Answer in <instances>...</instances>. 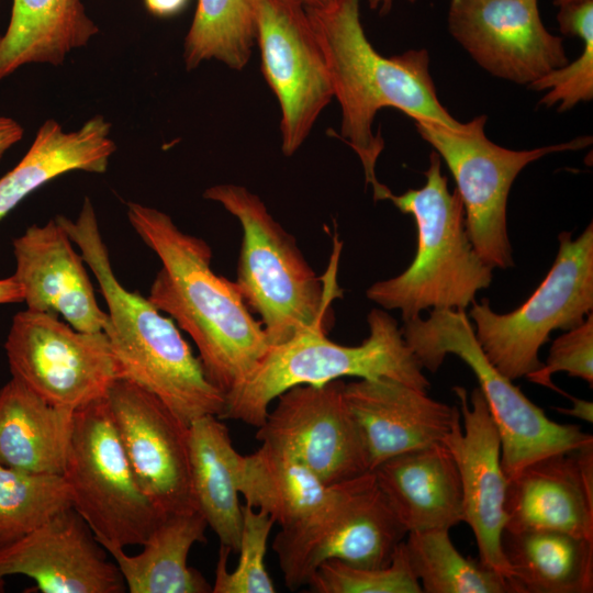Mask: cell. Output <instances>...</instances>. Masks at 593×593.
Returning <instances> with one entry per match:
<instances>
[{
	"instance_id": "cb8c5ba5",
	"label": "cell",
	"mask_w": 593,
	"mask_h": 593,
	"mask_svg": "<svg viewBox=\"0 0 593 593\" xmlns=\"http://www.w3.org/2000/svg\"><path fill=\"white\" fill-rule=\"evenodd\" d=\"M110 132L111 124L102 115L71 132L55 120L45 121L21 161L0 178V221L26 195L60 175L104 172L116 150Z\"/></svg>"
},
{
	"instance_id": "7c38bea8",
	"label": "cell",
	"mask_w": 593,
	"mask_h": 593,
	"mask_svg": "<svg viewBox=\"0 0 593 593\" xmlns=\"http://www.w3.org/2000/svg\"><path fill=\"white\" fill-rule=\"evenodd\" d=\"M406 529L378 489L372 472L365 473L313 524L294 534L278 533L272 542L286 585H306L325 560L361 568H383L404 541Z\"/></svg>"
},
{
	"instance_id": "5bb4252c",
	"label": "cell",
	"mask_w": 593,
	"mask_h": 593,
	"mask_svg": "<svg viewBox=\"0 0 593 593\" xmlns=\"http://www.w3.org/2000/svg\"><path fill=\"white\" fill-rule=\"evenodd\" d=\"M344 384L339 379L284 391L256 438L289 452L327 485L371 472L363 437L344 399Z\"/></svg>"
},
{
	"instance_id": "d4e9b609",
	"label": "cell",
	"mask_w": 593,
	"mask_h": 593,
	"mask_svg": "<svg viewBox=\"0 0 593 593\" xmlns=\"http://www.w3.org/2000/svg\"><path fill=\"white\" fill-rule=\"evenodd\" d=\"M74 413L47 403L12 377L0 389V465L61 474Z\"/></svg>"
},
{
	"instance_id": "7bdbcfd3",
	"label": "cell",
	"mask_w": 593,
	"mask_h": 593,
	"mask_svg": "<svg viewBox=\"0 0 593 593\" xmlns=\"http://www.w3.org/2000/svg\"><path fill=\"white\" fill-rule=\"evenodd\" d=\"M574 1H580V0H555V4L559 7V5H562L569 2H574Z\"/></svg>"
},
{
	"instance_id": "f1b7e54d",
	"label": "cell",
	"mask_w": 593,
	"mask_h": 593,
	"mask_svg": "<svg viewBox=\"0 0 593 593\" xmlns=\"http://www.w3.org/2000/svg\"><path fill=\"white\" fill-rule=\"evenodd\" d=\"M98 32L81 0H13L0 35V81L25 64L60 65Z\"/></svg>"
},
{
	"instance_id": "74e56055",
	"label": "cell",
	"mask_w": 593,
	"mask_h": 593,
	"mask_svg": "<svg viewBox=\"0 0 593 593\" xmlns=\"http://www.w3.org/2000/svg\"><path fill=\"white\" fill-rule=\"evenodd\" d=\"M147 10L157 16H171L179 13L188 0H144Z\"/></svg>"
},
{
	"instance_id": "83f0119b",
	"label": "cell",
	"mask_w": 593,
	"mask_h": 593,
	"mask_svg": "<svg viewBox=\"0 0 593 593\" xmlns=\"http://www.w3.org/2000/svg\"><path fill=\"white\" fill-rule=\"evenodd\" d=\"M206 521L199 511L167 514L134 556L124 548L103 546L130 593H210L212 585L188 556L195 542L205 540Z\"/></svg>"
},
{
	"instance_id": "603a6c76",
	"label": "cell",
	"mask_w": 593,
	"mask_h": 593,
	"mask_svg": "<svg viewBox=\"0 0 593 593\" xmlns=\"http://www.w3.org/2000/svg\"><path fill=\"white\" fill-rule=\"evenodd\" d=\"M349 481L327 485L289 452L261 443L242 458L238 491L246 504L268 513L280 533L293 534L315 522Z\"/></svg>"
},
{
	"instance_id": "e0dca14e",
	"label": "cell",
	"mask_w": 593,
	"mask_h": 593,
	"mask_svg": "<svg viewBox=\"0 0 593 593\" xmlns=\"http://www.w3.org/2000/svg\"><path fill=\"white\" fill-rule=\"evenodd\" d=\"M463 427L458 419L444 439L460 477L462 522L471 528L479 560L510 581L501 538L505 528L504 510L507 478L502 467L499 428L479 387L468 399L467 390L454 387Z\"/></svg>"
},
{
	"instance_id": "277c9868",
	"label": "cell",
	"mask_w": 593,
	"mask_h": 593,
	"mask_svg": "<svg viewBox=\"0 0 593 593\" xmlns=\"http://www.w3.org/2000/svg\"><path fill=\"white\" fill-rule=\"evenodd\" d=\"M424 175L422 188L391 192L387 199L415 221V257L402 273L377 281L366 291L384 310H399L404 322L424 310L466 311L493 279V268L472 246L462 201L456 190L449 191L436 152L430 153Z\"/></svg>"
},
{
	"instance_id": "2e32d148",
	"label": "cell",
	"mask_w": 593,
	"mask_h": 593,
	"mask_svg": "<svg viewBox=\"0 0 593 593\" xmlns=\"http://www.w3.org/2000/svg\"><path fill=\"white\" fill-rule=\"evenodd\" d=\"M448 30L490 75L530 85L568 64L563 41L544 25L538 0H451Z\"/></svg>"
},
{
	"instance_id": "d6986e66",
	"label": "cell",
	"mask_w": 593,
	"mask_h": 593,
	"mask_svg": "<svg viewBox=\"0 0 593 593\" xmlns=\"http://www.w3.org/2000/svg\"><path fill=\"white\" fill-rule=\"evenodd\" d=\"M55 217L31 225L13 239L16 262L12 276L27 310L54 315L80 332H103L108 313L100 309L83 259Z\"/></svg>"
},
{
	"instance_id": "8d00e7d4",
	"label": "cell",
	"mask_w": 593,
	"mask_h": 593,
	"mask_svg": "<svg viewBox=\"0 0 593 593\" xmlns=\"http://www.w3.org/2000/svg\"><path fill=\"white\" fill-rule=\"evenodd\" d=\"M23 136V127L10 118L0 116V159Z\"/></svg>"
},
{
	"instance_id": "6da1fadb",
	"label": "cell",
	"mask_w": 593,
	"mask_h": 593,
	"mask_svg": "<svg viewBox=\"0 0 593 593\" xmlns=\"http://www.w3.org/2000/svg\"><path fill=\"white\" fill-rule=\"evenodd\" d=\"M127 219L161 262L148 300L189 334L206 377L225 395L270 348L261 323L235 281L213 271L206 242L182 232L165 212L141 203H127Z\"/></svg>"
},
{
	"instance_id": "ffe728a7",
	"label": "cell",
	"mask_w": 593,
	"mask_h": 593,
	"mask_svg": "<svg viewBox=\"0 0 593 593\" xmlns=\"http://www.w3.org/2000/svg\"><path fill=\"white\" fill-rule=\"evenodd\" d=\"M344 399L363 437L371 471L393 456L443 443L460 419L458 406L388 377L345 383Z\"/></svg>"
},
{
	"instance_id": "30bf717a",
	"label": "cell",
	"mask_w": 593,
	"mask_h": 593,
	"mask_svg": "<svg viewBox=\"0 0 593 593\" xmlns=\"http://www.w3.org/2000/svg\"><path fill=\"white\" fill-rule=\"evenodd\" d=\"M61 474L72 508L102 546H142L167 515L139 488L107 395L75 411Z\"/></svg>"
},
{
	"instance_id": "1f68e13d",
	"label": "cell",
	"mask_w": 593,
	"mask_h": 593,
	"mask_svg": "<svg viewBox=\"0 0 593 593\" xmlns=\"http://www.w3.org/2000/svg\"><path fill=\"white\" fill-rule=\"evenodd\" d=\"M72 507L63 474L0 465V549L24 538L56 514Z\"/></svg>"
},
{
	"instance_id": "d590c367",
	"label": "cell",
	"mask_w": 593,
	"mask_h": 593,
	"mask_svg": "<svg viewBox=\"0 0 593 593\" xmlns=\"http://www.w3.org/2000/svg\"><path fill=\"white\" fill-rule=\"evenodd\" d=\"M564 371L593 385V314L584 322L558 336L551 344L547 361L525 378L530 382L569 394L557 388L552 374Z\"/></svg>"
},
{
	"instance_id": "ba28073f",
	"label": "cell",
	"mask_w": 593,
	"mask_h": 593,
	"mask_svg": "<svg viewBox=\"0 0 593 593\" xmlns=\"http://www.w3.org/2000/svg\"><path fill=\"white\" fill-rule=\"evenodd\" d=\"M558 239V254L547 276L517 309L500 314L486 299L471 303L469 317L479 345L512 381L542 365L539 350L553 331L582 324L593 310V225L577 238L562 232Z\"/></svg>"
},
{
	"instance_id": "9a60e30c",
	"label": "cell",
	"mask_w": 593,
	"mask_h": 593,
	"mask_svg": "<svg viewBox=\"0 0 593 593\" xmlns=\"http://www.w3.org/2000/svg\"><path fill=\"white\" fill-rule=\"evenodd\" d=\"M107 400L134 477L165 514L198 511L189 457V426L156 395L120 378Z\"/></svg>"
},
{
	"instance_id": "44dd1931",
	"label": "cell",
	"mask_w": 593,
	"mask_h": 593,
	"mask_svg": "<svg viewBox=\"0 0 593 593\" xmlns=\"http://www.w3.org/2000/svg\"><path fill=\"white\" fill-rule=\"evenodd\" d=\"M505 530L551 529L593 540V440L536 460L508 480Z\"/></svg>"
},
{
	"instance_id": "5b68a950",
	"label": "cell",
	"mask_w": 593,
	"mask_h": 593,
	"mask_svg": "<svg viewBox=\"0 0 593 593\" xmlns=\"http://www.w3.org/2000/svg\"><path fill=\"white\" fill-rule=\"evenodd\" d=\"M235 216L242 245L235 281L246 305L259 314L270 346L300 333L327 334L334 323L335 280L324 283L264 201L246 187L222 183L203 193Z\"/></svg>"
},
{
	"instance_id": "f546056e",
	"label": "cell",
	"mask_w": 593,
	"mask_h": 593,
	"mask_svg": "<svg viewBox=\"0 0 593 593\" xmlns=\"http://www.w3.org/2000/svg\"><path fill=\"white\" fill-rule=\"evenodd\" d=\"M404 549L422 593H514L502 574L461 555L447 528L410 532Z\"/></svg>"
},
{
	"instance_id": "484cf974",
	"label": "cell",
	"mask_w": 593,
	"mask_h": 593,
	"mask_svg": "<svg viewBox=\"0 0 593 593\" xmlns=\"http://www.w3.org/2000/svg\"><path fill=\"white\" fill-rule=\"evenodd\" d=\"M191 483L198 511L221 545L237 551L243 505L238 480L243 455L233 446L227 427L215 415H204L189 425Z\"/></svg>"
},
{
	"instance_id": "e575fe53",
	"label": "cell",
	"mask_w": 593,
	"mask_h": 593,
	"mask_svg": "<svg viewBox=\"0 0 593 593\" xmlns=\"http://www.w3.org/2000/svg\"><path fill=\"white\" fill-rule=\"evenodd\" d=\"M306 585L314 593H422L404 541L387 567L361 568L329 559L317 566Z\"/></svg>"
},
{
	"instance_id": "4dcf8cb0",
	"label": "cell",
	"mask_w": 593,
	"mask_h": 593,
	"mask_svg": "<svg viewBox=\"0 0 593 593\" xmlns=\"http://www.w3.org/2000/svg\"><path fill=\"white\" fill-rule=\"evenodd\" d=\"M258 0H198L184 38L183 57L188 70L216 59L232 69L247 65L256 44Z\"/></svg>"
},
{
	"instance_id": "836d02e7",
	"label": "cell",
	"mask_w": 593,
	"mask_h": 593,
	"mask_svg": "<svg viewBox=\"0 0 593 593\" xmlns=\"http://www.w3.org/2000/svg\"><path fill=\"white\" fill-rule=\"evenodd\" d=\"M243 524L237 567L230 572L227 558L232 551L221 545L215 567L213 593H275V585L265 567L268 539L273 518L266 512L243 506Z\"/></svg>"
},
{
	"instance_id": "4316f807",
	"label": "cell",
	"mask_w": 593,
	"mask_h": 593,
	"mask_svg": "<svg viewBox=\"0 0 593 593\" xmlns=\"http://www.w3.org/2000/svg\"><path fill=\"white\" fill-rule=\"evenodd\" d=\"M514 593L593 592V540L551 529L503 530Z\"/></svg>"
},
{
	"instance_id": "9c48e42d",
	"label": "cell",
	"mask_w": 593,
	"mask_h": 593,
	"mask_svg": "<svg viewBox=\"0 0 593 593\" xmlns=\"http://www.w3.org/2000/svg\"><path fill=\"white\" fill-rule=\"evenodd\" d=\"M421 137L444 160L463 204L465 223L473 248L493 269L514 266L507 232V200L513 182L533 161L549 154L589 146L591 136L532 149L500 146L485 134L486 116L479 115L456 127L414 119Z\"/></svg>"
},
{
	"instance_id": "8fae6325",
	"label": "cell",
	"mask_w": 593,
	"mask_h": 593,
	"mask_svg": "<svg viewBox=\"0 0 593 593\" xmlns=\"http://www.w3.org/2000/svg\"><path fill=\"white\" fill-rule=\"evenodd\" d=\"M13 378L71 411L107 395L121 378L104 332H80L51 313L18 312L4 344Z\"/></svg>"
},
{
	"instance_id": "3957f363",
	"label": "cell",
	"mask_w": 593,
	"mask_h": 593,
	"mask_svg": "<svg viewBox=\"0 0 593 593\" xmlns=\"http://www.w3.org/2000/svg\"><path fill=\"white\" fill-rule=\"evenodd\" d=\"M56 219L79 247L107 302L103 332L121 378L156 395L188 426L204 415L220 417L225 395L209 380L174 320L116 278L92 202L85 199L76 221Z\"/></svg>"
},
{
	"instance_id": "f35d334b",
	"label": "cell",
	"mask_w": 593,
	"mask_h": 593,
	"mask_svg": "<svg viewBox=\"0 0 593 593\" xmlns=\"http://www.w3.org/2000/svg\"><path fill=\"white\" fill-rule=\"evenodd\" d=\"M572 401V407H557V410L564 415L573 416L588 423L593 422V404L590 401L581 400L568 396Z\"/></svg>"
},
{
	"instance_id": "7402d4cb",
	"label": "cell",
	"mask_w": 593,
	"mask_h": 593,
	"mask_svg": "<svg viewBox=\"0 0 593 593\" xmlns=\"http://www.w3.org/2000/svg\"><path fill=\"white\" fill-rule=\"evenodd\" d=\"M371 472L407 533L450 529L462 522L459 471L444 443L393 456Z\"/></svg>"
},
{
	"instance_id": "ac0fdd59",
	"label": "cell",
	"mask_w": 593,
	"mask_h": 593,
	"mask_svg": "<svg viewBox=\"0 0 593 593\" xmlns=\"http://www.w3.org/2000/svg\"><path fill=\"white\" fill-rule=\"evenodd\" d=\"M22 574L42 593H123L126 585L85 519L69 507L0 549V577Z\"/></svg>"
},
{
	"instance_id": "52a82bcc",
	"label": "cell",
	"mask_w": 593,
	"mask_h": 593,
	"mask_svg": "<svg viewBox=\"0 0 593 593\" xmlns=\"http://www.w3.org/2000/svg\"><path fill=\"white\" fill-rule=\"evenodd\" d=\"M401 333L423 369L436 372L447 355L459 357L478 379L499 428L507 481L529 463L593 440L574 424L550 419L489 360L465 311L430 310L427 318L405 321Z\"/></svg>"
},
{
	"instance_id": "ee69618b",
	"label": "cell",
	"mask_w": 593,
	"mask_h": 593,
	"mask_svg": "<svg viewBox=\"0 0 593 593\" xmlns=\"http://www.w3.org/2000/svg\"><path fill=\"white\" fill-rule=\"evenodd\" d=\"M4 591V578L0 577V592Z\"/></svg>"
},
{
	"instance_id": "b9f144b4",
	"label": "cell",
	"mask_w": 593,
	"mask_h": 593,
	"mask_svg": "<svg viewBox=\"0 0 593 593\" xmlns=\"http://www.w3.org/2000/svg\"><path fill=\"white\" fill-rule=\"evenodd\" d=\"M307 9H326L335 4L338 0H301Z\"/></svg>"
},
{
	"instance_id": "7a4b0ae2",
	"label": "cell",
	"mask_w": 593,
	"mask_h": 593,
	"mask_svg": "<svg viewBox=\"0 0 593 593\" xmlns=\"http://www.w3.org/2000/svg\"><path fill=\"white\" fill-rule=\"evenodd\" d=\"M361 0H338L326 9H307L324 52L333 90L340 111V138L357 154L376 201L391 190L379 182L376 166L384 141L373 132V121L383 108H394L411 119H427L456 127V120L440 103L424 48L400 55H380L365 34Z\"/></svg>"
},
{
	"instance_id": "ab89813d",
	"label": "cell",
	"mask_w": 593,
	"mask_h": 593,
	"mask_svg": "<svg viewBox=\"0 0 593 593\" xmlns=\"http://www.w3.org/2000/svg\"><path fill=\"white\" fill-rule=\"evenodd\" d=\"M23 301V293L13 277L0 279V304Z\"/></svg>"
},
{
	"instance_id": "d6a6232c",
	"label": "cell",
	"mask_w": 593,
	"mask_h": 593,
	"mask_svg": "<svg viewBox=\"0 0 593 593\" xmlns=\"http://www.w3.org/2000/svg\"><path fill=\"white\" fill-rule=\"evenodd\" d=\"M558 8L560 31L581 38L582 52L571 64L547 72L528 88L546 90L540 104L557 105L559 112H564L593 99V0L569 2Z\"/></svg>"
},
{
	"instance_id": "8992f818",
	"label": "cell",
	"mask_w": 593,
	"mask_h": 593,
	"mask_svg": "<svg viewBox=\"0 0 593 593\" xmlns=\"http://www.w3.org/2000/svg\"><path fill=\"white\" fill-rule=\"evenodd\" d=\"M367 320L369 336L358 346L336 344L317 329L270 346L256 368L225 394L219 418L240 421L258 428L270 403L284 391L344 377H388L427 392L430 383L395 318L384 310L372 309Z\"/></svg>"
},
{
	"instance_id": "60d3db41",
	"label": "cell",
	"mask_w": 593,
	"mask_h": 593,
	"mask_svg": "<svg viewBox=\"0 0 593 593\" xmlns=\"http://www.w3.org/2000/svg\"><path fill=\"white\" fill-rule=\"evenodd\" d=\"M410 3H414L417 0H407ZM371 10L376 11L379 15H387L393 8L394 0H367Z\"/></svg>"
},
{
	"instance_id": "4fadbf2b",
	"label": "cell",
	"mask_w": 593,
	"mask_h": 593,
	"mask_svg": "<svg viewBox=\"0 0 593 593\" xmlns=\"http://www.w3.org/2000/svg\"><path fill=\"white\" fill-rule=\"evenodd\" d=\"M261 71L281 110V149L292 156L334 98L324 52L301 0H258Z\"/></svg>"
}]
</instances>
